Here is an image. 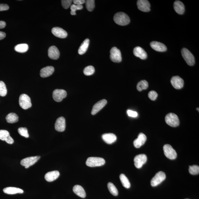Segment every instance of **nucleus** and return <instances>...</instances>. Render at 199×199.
I'll return each instance as SVG.
<instances>
[{"instance_id":"1","label":"nucleus","mask_w":199,"mask_h":199,"mask_svg":"<svg viewBox=\"0 0 199 199\" xmlns=\"http://www.w3.org/2000/svg\"><path fill=\"white\" fill-rule=\"evenodd\" d=\"M114 20L117 24L120 26H126L129 24L130 18L128 15L124 13H117L114 17Z\"/></svg>"},{"instance_id":"2","label":"nucleus","mask_w":199,"mask_h":199,"mask_svg":"<svg viewBox=\"0 0 199 199\" xmlns=\"http://www.w3.org/2000/svg\"><path fill=\"white\" fill-rule=\"evenodd\" d=\"M105 160L103 158L98 157L89 158L86 161V165L88 167H101L105 163Z\"/></svg>"},{"instance_id":"3","label":"nucleus","mask_w":199,"mask_h":199,"mask_svg":"<svg viewBox=\"0 0 199 199\" xmlns=\"http://www.w3.org/2000/svg\"><path fill=\"white\" fill-rule=\"evenodd\" d=\"M165 119L166 123L171 127H177L179 125L180 121L179 117L175 114H168L166 115Z\"/></svg>"},{"instance_id":"4","label":"nucleus","mask_w":199,"mask_h":199,"mask_svg":"<svg viewBox=\"0 0 199 199\" xmlns=\"http://www.w3.org/2000/svg\"><path fill=\"white\" fill-rule=\"evenodd\" d=\"M181 52L183 57L187 64L191 66L194 65L195 63V58L191 52L186 48H183Z\"/></svg>"},{"instance_id":"5","label":"nucleus","mask_w":199,"mask_h":199,"mask_svg":"<svg viewBox=\"0 0 199 199\" xmlns=\"http://www.w3.org/2000/svg\"><path fill=\"white\" fill-rule=\"evenodd\" d=\"M19 105L23 109L26 110L32 107V104L29 97L25 94H21L19 98Z\"/></svg>"},{"instance_id":"6","label":"nucleus","mask_w":199,"mask_h":199,"mask_svg":"<svg viewBox=\"0 0 199 199\" xmlns=\"http://www.w3.org/2000/svg\"><path fill=\"white\" fill-rule=\"evenodd\" d=\"M163 149L164 154L167 158L171 160L176 158L177 153L171 145L166 144L164 146Z\"/></svg>"},{"instance_id":"7","label":"nucleus","mask_w":199,"mask_h":199,"mask_svg":"<svg viewBox=\"0 0 199 199\" xmlns=\"http://www.w3.org/2000/svg\"><path fill=\"white\" fill-rule=\"evenodd\" d=\"M166 178L165 173L162 171L156 173L153 178L151 181V185L152 187H156L161 184Z\"/></svg>"},{"instance_id":"8","label":"nucleus","mask_w":199,"mask_h":199,"mask_svg":"<svg viewBox=\"0 0 199 199\" xmlns=\"http://www.w3.org/2000/svg\"><path fill=\"white\" fill-rule=\"evenodd\" d=\"M110 58L114 63H119L122 61L121 54L120 50L116 47L112 48L110 51Z\"/></svg>"},{"instance_id":"9","label":"nucleus","mask_w":199,"mask_h":199,"mask_svg":"<svg viewBox=\"0 0 199 199\" xmlns=\"http://www.w3.org/2000/svg\"><path fill=\"white\" fill-rule=\"evenodd\" d=\"M40 158V156H35L24 158L21 160L20 164L21 165L24 167L25 168L28 169L37 162Z\"/></svg>"},{"instance_id":"10","label":"nucleus","mask_w":199,"mask_h":199,"mask_svg":"<svg viewBox=\"0 0 199 199\" xmlns=\"http://www.w3.org/2000/svg\"><path fill=\"white\" fill-rule=\"evenodd\" d=\"M147 160V157L145 154H140L136 155L134 159V165L138 169H140L145 163Z\"/></svg>"},{"instance_id":"11","label":"nucleus","mask_w":199,"mask_h":199,"mask_svg":"<svg viewBox=\"0 0 199 199\" xmlns=\"http://www.w3.org/2000/svg\"><path fill=\"white\" fill-rule=\"evenodd\" d=\"M67 93L63 89H56L54 91L53 96L55 101L59 102L62 101L64 98L66 97Z\"/></svg>"},{"instance_id":"12","label":"nucleus","mask_w":199,"mask_h":199,"mask_svg":"<svg viewBox=\"0 0 199 199\" xmlns=\"http://www.w3.org/2000/svg\"><path fill=\"white\" fill-rule=\"evenodd\" d=\"M171 83L173 87L177 89L183 88L184 84L183 79L178 76H173L171 79Z\"/></svg>"},{"instance_id":"13","label":"nucleus","mask_w":199,"mask_h":199,"mask_svg":"<svg viewBox=\"0 0 199 199\" xmlns=\"http://www.w3.org/2000/svg\"><path fill=\"white\" fill-rule=\"evenodd\" d=\"M137 5L138 9L143 12H148L150 11V4L146 0H139L137 1Z\"/></svg>"},{"instance_id":"14","label":"nucleus","mask_w":199,"mask_h":199,"mask_svg":"<svg viewBox=\"0 0 199 199\" xmlns=\"http://www.w3.org/2000/svg\"><path fill=\"white\" fill-rule=\"evenodd\" d=\"M65 119L63 117L58 118L55 123V130L60 132H63L65 130Z\"/></svg>"},{"instance_id":"15","label":"nucleus","mask_w":199,"mask_h":199,"mask_svg":"<svg viewBox=\"0 0 199 199\" xmlns=\"http://www.w3.org/2000/svg\"><path fill=\"white\" fill-rule=\"evenodd\" d=\"M107 103V101L105 99L100 100L96 103L94 106L91 112L92 115H96L98 112L103 109Z\"/></svg>"},{"instance_id":"16","label":"nucleus","mask_w":199,"mask_h":199,"mask_svg":"<svg viewBox=\"0 0 199 199\" xmlns=\"http://www.w3.org/2000/svg\"><path fill=\"white\" fill-rule=\"evenodd\" d=\"M52 32L55 36L59 38H66L67 36V32L59 27H55L53 28Z\"/></svg>"},{"instance_id":"17","label":"nucleus","mask_w":199,"mask_h":199,"mask_svg":"<svg viewBox=\"0 0 199 199\" xmlns=\"http://www.w3.org/2000/svg\"><path fill=\"white\" fill-rule=\"evenodd\" d=\"M48 55L52 59L57 60L58 59L60 55L58 49L55 46H51L48 49Z\"/></svg>"},{"instance_id":"18","label":"nucleus","mask_w":199,"mask_h":199,"mask_svg":"<svg viewBox=\"0 0 199 199\" xmlns=\"http://www.w3.org/2000/svg\"><path fill=\"white\" fill-rule=\"evenodd\" d=\"M150 45L153 49L158 52H165L167 50L165 44L159 42L152 41L150 42Z\"/></svg>"},{"instance_id":"19","label":"nucleus","mask_w":199,"mask_h":199,"mask_svg":"<svg viewBox=\"0 0 199 199\" xmlns=\"http://www.w3.org/2000/svg\"><path fill=\"white\" fill-rule=\"evenodd\" d=\"M147 137L145 135L142 133L139 134L138 138L135 140L134 142V146L136 148H139L144 145L145 143Z\"/></svg>"},{"instance_id":"20","label":"nucleus","mask_w":199,"mask_h":199,"mask_svg":"<svg viewBox=\"0 0 199 199\" xmlns=\"http://www.w3.org/2000/svg\"><path fill=\"white\" fill-rule=\"evenodd\" d=\"M133 53L136 57L142 59H145L147 58V54L145 51L140 47H135L133 50Z\"/></svg>"},{"instance_id":"21","label":"nucleus","mask_w":199,"mask_h":199,"mask_svg":"<svg viewBox=\"0 0 199 199\" xmlns=\"http://www.w3.org/2000/svg\"><path fill=\"white\" fill-rule=\"evenodd\" d=\"M54 71V68L53 67L48 66L44 67L40 71V76L43 78H47L53 74Z\"/></svg>"},{"instance_id":"22","label":"nucleus","mask_w":199,"mask_h":199,"mask_svg":"<svg viewBox=\"0 0 199 199\" xmlns=\"http://www.w3.org/2000/svg\"><path fill=\"white\" fill-rule=\"evenodd\" d=\"M102 138L104 142L109 144L113 143L117 139L116 136L112 133L104 134L102 135Z\"/></svg>"},{"instance_id":"23","label":"nucleus","mask_w":199,"mask_h":199,"mask_svg":"<svg viewBox=\"0 0 199 199\" xmlns=\"http://www.w3.org/2000/svg\"><path fill=\"white\" fill-rule=\"evenodd\" d=\"M59 175L60 173L58 171H50L46 174L45 179L48 182H52L58 178Z\"/></svg>"},{"instance_id":"24","label":"nucleus","mask_w":199,"mask_h":199,"mask_svg":"<svg viewBox=\"0 0 199 199\" xmlns=\"http://www.w3.org/2000/svg\"><path fill=\"white\" fill-rule=\"evenodd\" d=\"M174 9L178 14L183 15L185 11V6L182 2L179 1H175L174 3Z\"/></svg>"},{"instance_id":"25","label":"nucleus","mask_w":199,"mask_h":199,"mask_svg":"<svg viewBox=\"0 0 199 199\" xmlns=\"http://www.w3.org/2000/svg\"><path fill=\"white\" fill-rule=\"evenodd\" d=\"M3 192L8 194H15L19 193L23 194L24 193L22 189L16 187H7L3 189Z\"/></svg>"},{"instance_id":"26","label":"nucleus","mask_w":199,"mask_h":199,"mask_svg":"<svg viewBox=\"0 0 199 199\" xmlns=\"http://www.w3.org/2000/svg\"><path fill=\"white\" fill-rule=\"evenodd\" d=\"M73 190L75 194L81 198H84L86 196L85 191L83 187L80 185H76L73 187Z\"/></svg>"},{"instance_id":"27","label":"nucleus","mask_w":199,"mask_h":199,"mask_svg":"<svg viewBox=\"0 0 199 199\" xmlns=\"http://www.w3.org/2000/svg\"><path fill=\"white\" fill-rule=\"evenodd\" d=\"M90 40L88 38L85 40L84 42L79 48L78 53L80 55H83L87 51L89 44Z\"/></svg>"},{"instance_id":"28","label":"nucleus","mask_w":199,"mask_h":199,"mask_svg":"<svg viewBox=\"0 0 199 199\" xmlns=\"http://www.w3.org/2000/svg\"><path fill=\"white\" fill-rule=\"evenodd\" d=\"M6 121L9 123H14L17 122L19 121V117L15 113H11L6 116Z\"/></svg>"},{"instance_id":"29","label":"nucleus","mask_w":199,"mask_h":199,"mask_svg":"<svg viewBox=\"0 0 199 199\" xmlns=\"http://www.w3.org/2000/svg\"><path fill=\"white\" fill-rule=\"evenodd\" d=\"M28 46L26 44H19L15 46V51L19 53H24L28 51Z\"/></svg>"},{"instance_id":"30","label":"nucleus","mask_w":199,"mask_h":199,"mask_svg":"<svg viewBox=\"0 0 199 199\" xmlns=\"http://www.w3.org/2000/svg\"><path fill=\"white\" fill-rule=\"evenodd\" d=\"M120 179L123 186L126 188H129L131 187L130 182L129 180L125 175L121 174L120 175Z\"/></svg>"},{"instance_id":"31","label":"nucleus","mask_w":199,"mask_h":199,"mask_svg":"<svg viewBox=\"0 0 199 199\" xmlns=\"http://www.w3.org/2000/svg\"><path fill=\"white\" fill-rule=\"evenodd\" d=\"M148 87V83L146 80H142L139 82L137 85V89L138 91H142L146 90Z\"/></svg>"},{"instance_id":"32","label":"nucleus","mask_w":199,"mask_h":199,"mask_svg":"<svg viewBox=\"0 0 199 199\" xmlns=\"http://www.w3.org/2000/svg\"><path fill=\"white\" fill-rule=\"evenodd\" d=\"M107 187L110 193L114 196H117L118 195L119 193L115 185L112 183L109 182L108 183Z\"/></svg>"},{"instance_id":"33","label":"nucleus","mask_w":199,"mask_h":199,"mask_svg":"<svg viewBox=\"0 0 199 199\" xmlns=\"http://www.w3.org/2000/svg\"><path fill=\"white\" fill-rule=\"evenodd\" d=\"M7 93L6 86L3 81H0V96L4 97Z\"/></svg>"},{"instance_id":"34","label":"nucleus","mask_w":199,"mask_h":199,"mask_svg":"<svg viewBox=\"0 0 199 199\" xmlns=\"http://www.w3.org/2000/svg\"><path fill=\"white\" fill-rule=\"evenodd\" d=\"M95 71L94 67L92 66H89L84 69V73L86 76H90L93 74Z\"/></svg>"},{"instance_id":"35","label":"nucleus","mask_w":199,"mask_h":199,"mask_svg":"<svg viewBox=\"0 0 199 199\" xmlns=\"http://www.w3.org/2000/svg\"><path fill=\"white\" fill-rule=\"evenodd\" d=\"M87 9L89 11H92L93 10L95 7V3L93 0H88L86 2Z\"/></svg>"},{"instance_id":"36","label":"nucleus","mask_w":199,"mask_h":199,"mask_svg":"<svg viewBox=\"0 0 199 199\" xmlns=\"http://www.w3.org/2000/svg\"><path fill=\"white\" fill-rule=\"evenodd\" d=\"M189 172L192 175H198L199 173V167L197 165H194L190 166L189 169Z\"/></svg>"},{"instance_id":"37","label":"nucleus","mask_w":199,"mask_h":199,"mask_svg":"<svg viewBox=\"0 0 199 199\" xmlns=\"http://www.w3.org/2000/svg\"><path fill=\"white\" fill-rule=\"evenodd\" d=\"M83 8V6L82 5L73 4L71 6V14L72 15H76V11L77 10H80Z\"/></svg>"},{"instance_id":"38","label":"nucleus","mask_w":199,"mask_h":199,"mask_svg":"<svg viewBox=\"0 0 199 199\" xmlns=\"http://www.w3.org/2000/svg\"><path fill=\"white\" fill-rule=\"evenodd\" d=\"M18 132L21 136L26 138H28L29 136L28 134V129L26 128L20 127L18 129Z\"/></svg>"},{"instance_id":"39","label":"nucleus","mask_w":199,"mask_h":199,"mask_svg":"<svg viewBox=\"0 0 199 199\" xmlns=\"http://www.w3.org/2000/svg\"><path fill=\"white\" fill-rule=\"evenodd\" d=\"M9 136L10 134L8 131L5 130H0V140L5 141Z\"/></svg>"},{"instance_id":"40","label":"nucleus","mask_w":199,"mask_h":199,"mask_svg":"<svg viewBox=\"0 0 199 199\" xmlns=\"http://www.w3.org/2000/svg\"><path fill=\"white\" fill-rule=\"evenodd\" d=\"M72 2L71 0H63L61 1L62 5L64 8L67 9L70 6Z\"/></svg>"},{"instance_id":"41","label":"nucleus","mask_w":199,"mask_h":199,"mask_svg":"<svg viewBox=\"0 0 199 199\" xmlns=\"http://www.w3.org/2000/svg\"><path fill=\"white\" fill-rule=\"evenodd\" d=\"M158 96V94L154 90L151 91L148 93V97L150 100H155L156 99Z\"/></svg>"},{"instance_id":"42","label":"nucleus","mask_w":199,"mask_h":199,"mask_svg":"<svg viewBox=\"0 0 199 199\" xmlns=\"http://www.w3.org/2000/svg\"><path fill=\"white\" fill-rule=\"evenodd\" d=\"M127 113L129 116L130 117H136L138 115V114L136 112L131 110H128Z\"/></svg>"},{"instance_id":"43","label":"nucleus","mask_w":199,"mask_h":199,"mask_svg":"<svg viewBox=\"0 0 199 199\" xmlns=\"http://www.w3.org/2000/svg\"><path fill=\"white\" fill-rule=\"evenodd\" d=\"M9 6L8 5L1 4H0V11H3L8 10Z\"/></svg>"},{"instance_id":"44","label":"nucleus","mask_w":199,"mask_h":199,"mask_svg":"<svg viewBox=\"0 0 199 199\" xmlns=\"http://www.w3.org/2000/svg\"><path fill=\"white\" fill-rule=\"evenodd\" d=\"M74 4L76 5H82L85 3L84 0H74L73 1Z\"/></svg>"},{"instance_id":"45","label":"nucleus","mask_w":199,"mask_h":199,"mask_svg":"<svg viewBox=\"0 0 199 199\" xmlns=\"http://www.w3.org/2000/svg\"><path fill=\"white\" fill-rule=\"evenodd\" d=\"M5 141L7 144H12L14 142V140H13V139L11 138L10 136L7 137Z\"/></svg>"},{"instance_id":"46","label":"nucleus","mask_w":199,"mask_h":199,"mask_svg":"<svg viewBox=\"0 0 199 199\" xmlns=\"http://www.w3.org/2000/svg\"><path fill=\"white\" fill-rule=\"evenodd\" d=\"M6 24L5 22L3 21H0V29L5 28Z\"/></svg>"},{"instance_id":"47","label":"nucleus","mask_w":199,"mask_h":199,"mask_svg":"<svg viewBox=\"0 0 199 199\" xmlns=\"http://www.w3.org/2000/svg\"><path fill=\"white\" fill-rule=\"evenodd\" d=\"M6 36L5 33L4 32H0V40L4 39Z\"/></svg>"},{"instance_id":"48","label":"nucleus","mask_w":199,"mask_h":199,"mask_svg":"<svg viewBox=\"0 0 199 199\" xmlns=\"http://www.w3.org/2000/svg\"><path fill=\"white\" fill-rule=\"evenodd\" d=\"M197 110H198V111H199V108H197Z\"/></svg>"},{"instance_id":"49","label":"nucleus","mask_w":199,"mask_h":199,"mask_svg":"<svg viewBox=\"0 0 199 199\" xmlns=\"http://www.w3.org/2000/svg\"></svg>"}]
</instances>
